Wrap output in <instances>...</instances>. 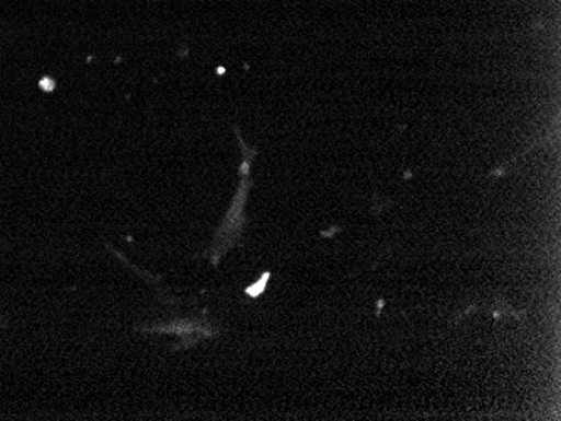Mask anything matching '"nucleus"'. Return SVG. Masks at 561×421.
Segmentation results:
<instances>
[{"label":"nucleus","mask_w":561,"mask_h":421,"mask_svg":"<svg viewBox=\"0 0 561 421\" xmlns=\"http://www.w3.org/2000/svg\"><path fill=\"white\" fill-rule=\"evenodd\" d=\"M248 162H245L244 177H242L241 188H239L238 195H236L234 203H232L231 209L227 212L219 231L216 232L213 247H210L209 253H206L207 256H210L213 266H219L220 259H222V257L238 244L239 238L242 237V232H244L245 227L244 207L245 197H248Z\"/></svg>","instance_id":"nucleus-1"},{"label":"nucleus","mask_w":561,"mask_h":421,"mask_svg":"<svg viewBox=\"0 0 561 421\" xmlns=\"http://www.w3.org/2000/svg\"><path fill=\"white\" fill-rule=\"evenodd\" d=\"M141 331L151 332H173V335L181 336L184 339L179 348H187V346L194 344V342L201 341L204 338H210L216 332V329L209 328L204 325L202 320H188V319H176L173 323H167V325L150 326V328H140ZM176 348V350H179Z\"/></svg>","instance_id":"nucleus-2"},{"label":"nucleus","mask_w":561,"mask_h":421,"mask_svg":"<svg viewBox=\"0 0 561 421\" xmlns=\"http://www.w3.org/2000/svg\"><path fill=\"white\" fill-rule=\"evenodd\" d=\"M270 278L271 274H264L263 279H261V281L257 282V284L252 285V288H249L248 291L245 292H248L249 295H252V297H257V295H260L261 292L264 291V288H266V281Z\"/></svg>","instance_id":"nucleus-3"}]
</instances>
